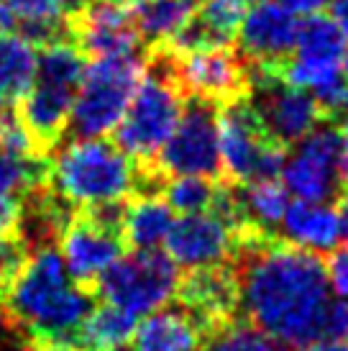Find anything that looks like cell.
I'll return each mask as SVG.
<instances>
[{"mask_svg":"<svg viewBox=\"0 0 348 351\" xmlns=\"http://www.w3.org/2000/svg\"><path fill=\"white\" fill-rule=\"evenodd\" d=\"M5 308L10 321L34 336V341L75 346L79 326L95 305L85 285L69 277L62 254L39 249L5 287Z\"/></svg>","mask_w":348,"mask_h":351,"instance_id":"cell-2","label":"cell"},{"mask_svg":"<svg viewBox=\"0 0 348 351\" xmlns=\"http://www.w3.org/2000/svg\"><path fill=\"white\" fill-rule=\"evenodd\" d=\"M340 116V123H343V128L348 131V85H346V93H343V100H340L338 110H336Z\"/></svg>","mask_w":348,"mask_h":351,"instance_id":"cell-41","label":"cell"},{"mask_svg":"<svg viewBox=\"0 0 348 351\" xmlns=\"http://www.w3.org/2000/svg\"><path fill=\"white\" fill-rule=\"evenodd\" d=\"M233 249H238L236 228L213 210L182 215L179 221H174L172 231L166 236V252L174 264L184 269L223 264Z\"/></svg>","mask_w":348,"mask_h":351,"instance_id":"cell-13","label":"cell"},{"mask_svg":"<svg viewBox=\"0 0 348 351\" xmlns=\"http://www.w3.org/2000/svg\"><path fill=\"white\" fill-rule=\"evenodd\" d=\"M218 185L210 182V177H172L164 185V200L166 205L182 215L190 213H205L215 203Z\"/></svg>","mask_w":348,"mask_h":351,"instance_id":"cell-27","label":"cell"},{"mask_svg":"<svg viewBox=\"0 0 348 351\" xmlns=\"http://www.w3.org/2000/svg\"><path fill=\"white\" fill-rule=\"evenodd\" d=\"M172 69L182 93H190L192 98L208 103L225 106L231 100L243 98L249 88L246 64L228 47L197 49L182 57H172Z\"/></svg>","mask_w":348,"mask_h":351,"instance_id":"cell-11","label":"cell"},{"mask_svg":"<svg viewBox=\"0 0 348 351\" xmlns=\"http://www.w3.org/2000/svg\"><path fill=\"white\" fill-rule=\"evenodd\" d=\"M69 36L82 54L95 59L136 54L141 41L131 16V0H90L69 21Z\"/></svg>","mask_w":348,"mask_h":351,"instance_id":"cell-12","label":"cell"},{"mask_svg":"<svg viewBox=\"0 0 348 351\" xmlns=\"http://www.w3.org/2000/svg\"><path fill=\"white\" fill-rule=\"evenodd\" d=\"M243 16H246V0H205L197 21L218 47H228L241 29Z\"/></svg>","mask_w":348,"mask_h":351,"instance_id":"cell-28","label":"cell"},{"mask_svg":"<svg viewBox=\"0 0 348 351\" xmlns=\"http://www.w3.org/2000/svg\"><path fill=\"white\" fill-rule=\"evenodd\" d=\"M297 31L300 19L292 10L274 0H259L246 10L238 36L243 54L251 62H284L295 51Z\"/></svg>","mask_w":348,"mask_h":351,"instance_id":"cell-16","label":"cell"},{"mask_svg":"<svg viewBox=\"0 0 348 351\" xmlns=\"http://www.w3.org/2000/svg\"><path fill=\"white\" fill-rule=\"evenodd\" d=\"M179 282L182 274L172 256L151 249L121 256L97 280V290L105 302H113L134 315H149L172 300Z\"/></svg>","mask_w":348,"mask_h":351,"instance_id":"cell-7","label":"cell"},{"mask_svg":"<svg viewBox=\"0 0 348 351\" xmlns=\"http://www.w3.org/2000/svg\"><path fill=\"white\" fill-rule=\"evenodd\" d=\"M323 339H348V300H330L323 318Z\"/></svg>","mask_w":348,"mask_h":351,"instance_id":"cell-31","label":"cell"},{"mask_svg":"<svg viewBox=\"0 0 348 351\" xmlns=\"http://www.w3.org/2000/svg\"><path fill=\"white\" fill-rule=\"evenodd\" d=\"M340 147H343V131L338 126H318L312 134H308L284 159L279 172L287 193L308 203L333 200L340 193Z\"/></svg>","mask_w":348,"mask_h":351,"instance_id":"cell-10","label":"cell"},{"mask_svg":"<svg viewBox=\"0 0 348 351\" xmlns=\"http://www.w3.org/2000/svg\"><path fill=\"white\" fill-rule=\"evenodd\" d=\"M195 3H197V0H195Z\"/></svg>","mask_w":348,"mask_h":351,"instance_id":"cell-45","label":"cell"},{"mask_svg":"<svg viewBox=\"0 0 348 351\" xmlns=\"http://www.w3.org/2000/svg\"><path fill=\"white\" fill-rule=\"evenodd\" d=\"M5 287H8V282L3 280V274H0V302L5 300Z\"/></svg>","mask_w":348,"mask_h":351,"instance_id":"cell-43","label":"cell"},{"mask_svg":"<svg viewBox=\"0 0 348 351\" xmlns=\"http://www.w3.org/2000/svg\"><path fill=\"white\" fill-rule=\"evenodd\" d=\"M156 172L162 177H218L221 152H218V110L215 103L192 98L182 108V116L156 154Z\"/></svg>","mask_w":348,"mask_h":351,"instance_id":"cell-9","label":"cell"},{"mask_svg":"<svg viewBox=\"0 0 348 351\" xmlns=\"http://www.w3.org/2000/svg\"><path fill=\"white\" fill-rule=\"evenodd\" d=\"M13 29V16H10L5 0H0V34H8Z\"/></svg>","mask_w":348,"mask_h":351,"instance_id":"cell-39","label":"cell"},{"mask_svg":"<svg viewBox=\"0 0 348 351\" xmlns=\"http://www.w3.org/2000/svg\"><path fill=\"white\" fill-rule=\"evenodd\" d=\"M210 351H295V346L271 339L264 331L253 328L251 323L249 326L228 323L215 331Z\"/></svg>","mask_w":348,"mask_h":351,"instance_id":"cell-29","label":"cell"},{"mask_svg":"<svg viewBox=\"0 0 348 351\" xmlns=\"http://www.w3.org/2000/svg\"><path fill=\"white\" fill-rule=\"evenodd\" d=\"M218 152L221 169H225L233 182L243 185L277 180L287 159V147L264 131L246 95L218 110Z\"/></svg>","mask_w":348,"mask_h":351,"instance_id":"cell-6","label":"cell"},{"mask_svg":"<svg viewBox=\"0 0 348 351\" xmlns=\"http://www.w3.org/2000/svg\"><path fill=\"white\" fill-rule=\"evenodd\" d=\"M146 75L138 54L100 57L85 67L77 88L69 126L79 138H100L121 123L136 88Z\"/></svg>","mask_w":348,"mask_h":351,"instance_id":"cell-5","label":"cell"},{"mask_svg":"<svg viewBox=\"0 0 348 351\" xmlns=\"http://www.w3.org/2000/svg\"><path fill=\"white\" fill-rule=\"evenodd\" d=\"M279 64L282 62H253V77H249L253 100L249 103L264 131L282 147H290L312 134L325 113L310 93L292 88L282 80Z\"/></svg>","mask_w":348,"mask_h":351,"instance_id":"cell-8","label":"cell"},{"mask_svg":"<svg viewBox=\"0 0 348 351\" xmlns=\"http://www.w3.org/2000/svg\"><path fill=\"white\" fill-rule=\"evenodd\" d=\"M23 351H75V346H69V343H59V341H34Z\"/></svg>","mask_w":348,"mask_h":351,"instance_id":"cell-38","label":"cell"},{"mask_svg":"<svg viewBox=\"0 0 348 351\" xmlns=\"http://www.w3.org/2000/svg\"><path fill=\"white\" fill-rule=\"evenodd\" d=\"M182 90L174 80L172 57L159 49L156 64L146 72L121 123L113 128L116 147L138 165H154L182 116Z\"/></svg>","mask_w":348,"mask_h":351,"instance_id":"cell-4","label":"cell"},{"mask_svg":"<svg viewBox=\"0 0 348 351\" xmlns=\"http://www.w3.org/2000/svg\"><path fill=\"white\" fill-rule=\"evenodd\" d=\"M0 152L3 154L41 156L36 141L31 136L29 126L23 123L21 113L0 110Z\"/></svg>","mask_w":348,"mask_h":351,"instance_id":"cell-30","label":"cell"},{"mask_svg":"<svg viewBox=\"0 0 348 351\" xmlns=\"http://www.w3.org/2000/svg\"><path fill=\"white\" fill-rule=\"evenodd\" d=\"M290 208V193L277 180H259L249 182L241 195L243 221L249 228L271 234V228L282 226V218Z\"/></svg>","mask_w":348,"mask_h":351,"instance_id":"cell-24","label":"cell"},{"mask_svg":"<svg viewBox=\"0 0 348 351\" xmlns=\"http://www.w3.org/2000/svg\"><path fill=\"white\" fill-rule=\"evenodd\" d=\"M49 165L41 156L3 154L0 152V193L10 197L34 195L47 185Z\"/></svg>","mask_w":348,"mask_h":351,"instance_id":"cell-26","label":"cell"},{"mask_svg":"<svg viewBox=\"0 0 348 351\" xmlns=\"http://www.w3.org/2000/svg\"><path fill=\"white\" fill-rule=\"evenodd\" d=\"M138 34L151 44H166L195 19V0H131Z\"/></svg>","mask_w":348,"mask_h":351,"instance_id":"cell-23","label":"cell"},{"mask_svg":"<svg viewBox=\"0 0 348 351\" xmlns=\"http://www.w3.org/2000/svg\"><path fill=\"white\" fill-rule=\"evenodd\" d=\"M174 226V210L164 197H136L123 213V241L138 252H151L166 241Z\"/></svg>","mask_w":348,"mask_h":351,"instance_id":"cell-20","label":"cell"},{"mask_svg":"<svg viewBox=\"0 0 348 351\" xmlns=\"http://www.w3.org/2000/svg\"><path fill=\"white\" fill-rule=\"evenodd\" d=\"M325 269H328L330 290L338 295L340 300H348V244L333 252Z\"/></svg>","mask_w":348,"mask_h":351,"instance_id":"cell-32","label":"cell"},{"mask_svg":"<svg viewBox=\"0 0 348 351\" xmlns=\"http://www.w3.org/2000/svg\"><path fill=\"white\" fill-rule=\"evenodd\" d=\"M123 234L105 228L92 221L87 213L72 218L67 228L59 236L62 262L67 267L69 277L79 285L97 282L108 267L121 259L123 254Z\"/></svg>","mask_w":348,"mask_h":351,"instance_id":"cell-14","label":"cell"},{"mask_svg":"<svg viewBox=\"0 0 348 351\" xmlns=\"http://www.w3.org/2000/svg\"><path fill=\"white\" fill-rule=\"evenodd\" d=\"M256 3H259V0H256Z\"/></svg>","mask_w":348,"mask_h":351,"instance_id":"cell-46","label":"cell"},{"mask_svg":"<svg viewBox=\"0 0 348 351\" xmlns=\"http://www.w3.org/2000/svg\"><path fill=\"white\" fill-rule=\"evenodd\" d=\"M141 180L144 169L116 144L105 138H77L49 165L47 185L67 205L92 208L126 200Z\"/></svg>","mask_w":348,"mask_h":351,"instance_id":"cell-3","label":"cell"},{"mask_svg":"<svg viewBox=\"0 0 348 351\" xmlns=\"http://www.w3.org/2000/svg\"><path fill=\"white\" fill-rule=\"evenodd\" d=\"M338 180L340 190H348V134H343V147H340L338 156Z\"/></svg>","mask_w":348,"mask_h":351,"instance_id":"cell-37","label":"cell"},{"mask_svg":"<svg viewBox=\"0 0 348 351\" xmlns=\"http://www.w3.org/2000/svg\"><path fill=\"white\" fill-rule=\"evenodd\" d=\"M203 341V328L190 318L187 311L159 308L149 313L136 326V351H197Z\"/></svg>","mask_w":348,"mask_h":351,"instance_id":"cell-19","label":"cell"},{"mask_svg":"<svg viewBox=\"0 0 348 351\" xmlns=\"http://www.w3.org/2000/svg\"><path fill=\"white\" fill-rule=\"evenodd\" d=\"M0 110H5V93L0 90Z\"/></svg>","mask_w":348,"mask_h":351,"instance_id":"cell-44","label":"cell"},{"mask_svg":"<svg viewBox=\"0 0 348 351\" xmlns=\"http://www.w3.org/2000/svg\"><path fill=\"white\" fill-rule=\"evenodd\" d=\"M39 47L23 34H0V90L21 100L36 82Z\"/></svg>","mask_w":348,"mask_h":351,"instance_id":"cell-22","label":"cell"},{"mask_svg":"<svg viewBox=\"0 0 348 351\" xmlns=\"http://www.w3.org/2000/svg\"><path fill=\"white\" fill-rule=\"evenodd\" d=\"M282 231L297 249L312 254L333 252L340 241V215L330 203H290L282 218Z\"/></svg>","mask_w":348,"mask_h":351,"instance_id":"cell-18","label":"cell"},{"mask_svg":"<svg viewBox=\"0 0 348 351\" xmlns=\"http://www.w3.org/2000/svg\"><path fill=\"white\" fill-rule=\"evenodd\" d=\"M340 239H346L348 241V195L343 197V205H340Z\"/></svg>","mask_w":348,"mask_h":351,"instance_id":"cell-40","label":"cell"},{"mask_svg":"<svg viewBox=\"0 0 348 351\" xmlns=\"http://www.w3.org/2000/svg\"><path fill=\"white\" fill-rule=\"evenodd\" d=\"M77 90L36 80L34 88L21 98V118L29 126L36 147L51 149L69 126V113Z\"/></svg>","mask_w":348,"mask_h":351,"instance_id":"cell-17","label":"cell"},{"mask_svg":"<svg viewBox=\"0 0 348 351\" xmlns=\"http://www.w3.org/2000/svg\"><path fill=\"white\" fill-rule=\"evenodd\" d=\"M287 10H292L295 16H315L328 5L330 0H279Z\"/></svg>","mask_w":348,"mask_h":351,"instance_id":"cell-34","label":"cell"},{"mask_svg":"<svg viewBox=\"0 0 348 351\" xmlns=\"http://www.w3.org/2000/svg\"><path fill=\"white\" fill-rule=\"evenodd\" d=\"M330 19L348 41V0H330Z\"/></svg>","mask_w":348,"mask_h":351,"instance_id":"cell-35","label":"cell"},{"mask_svg":"<svg viewBox=\"0 0 348 351\" xmlns=\"http://www.w3.org/2000/svg\"><path fill=\"white\" fill-rule=\"evenodd\" d=\"M346 51V36L328 16H308L300 23L295 57L310 62H340Z\"/></svg>","mask_w":348,"mask_h":351,"instance_id":"cell-25","label":"cell"},{"mask_svg":"<svg viewBox=\"0 0 348 351\" xmlns=\"http://www.w3.org/2000/svg\"><path fill=\"white\" fill-rule=\"evenodd\" d=\"M177 295L182 300L184 311L190 313V318L203 328V333H215L218 328L228 326L236 308L241 305L238 274L225 264L192 269V274L179 282Z\"/></svg>","mask_w":348,"mask_h":351,"instance_id":"cell-15","label":"cell"},{"mask_svg":"<svg viewBox=\"0 0 348 351\" xmlns=\"http://www.w3.org/2000/svg\"><path fill=\"white\" fill-rule=\"evenodd\" d=\"M340 69H343V75L348 77V47H346V51H343V59H340Z\"/></svg>","mask_w":348,"mask_h":351,"instance_id":"cell-42","label":"cell"},{"mask_svg":"<svg viewBox=\"0 0 348 351\" xmlns=\"http://www.w3.org/2000/svg\"><path fill=\"white\" fill-rule=\"evenodd\" d=\"M305 351H348V341L340 339H318L305 346Z\"/></svg>","mask_w":348,"mask_h":351,"instance_id":"cell-36","label":"cell"},{"mask_svg":"<svg viewBox=\"0 0 348 351\" xmlns=\"http://www.w3.org/2000/svg\"><path fill=\"white\" fill-rule=\"evenodd\" d=\"M136 326L138 323L134 313L123 311L113 302L97 305L79 326L75 346H82L87 351H121L134 341Z\"/></svg>","mask_w":348,"mask_h":351,"instance_id":"cell-21","label":"cell"},{"mask_svg":"<svg viewBox=\"0 0 348 351\" xmlns=\"http://www.w3.org/2000/svg\"><path fill=\"white\" fill-rule=\"evenodd\" d=\"M21 221H23V205L16 197L0 193V239L18 234Z\"/></svg>","mask_w":348,"mask_h":351,"instance_id":"cell-33","label":"cell"},{"mask_svg":"<svg viewBox=\"0 0 348 351\" xmlns=\"http://www.w3.org/2000/svg\"><path fill=\"white\" fill-rule=\"evenodd\" d=\"M238 252V295L253 328L287 346H308L323 339V318L333 290L318 254L271 234L243 239Z\"/></svg>","mask_w":348,"mask_h":351,"instance_id":"cell-1","label":"cell"}]
</instances>
